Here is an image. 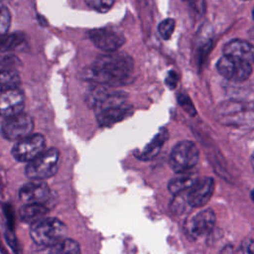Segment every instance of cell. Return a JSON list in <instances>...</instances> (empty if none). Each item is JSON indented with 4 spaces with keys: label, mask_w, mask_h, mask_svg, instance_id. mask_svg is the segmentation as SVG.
Here are the masks:
<instances>
[{
    "label": "cell",
    "mask_w": 254,
    "mask_h": 254,
    "mask_svg": "<svg viewBox=\"0 0 254 254\" xmlns=\"http://www.w3.org/2000/svg\"><path fill=\"white\" fill-rule=\"evenodd\" d=\"M91 102L97 122L101 127H110L120 122L133 110L128 102L127 94L122 91L97 89L91 96Z\"/></svg>",
    "instance_id": "obj_1"
},
{
    "label": "cell",
    "mask_w": 254,
    "mask_h": 254,
    "mask_svg": "<svg viewBox=\"0 0 254 254\" xmlns=\"http://www.w3.org/2000/svg\"><path fill=\"white\" fill-rule=\"evenodd\" d=\"M132 58L123 52H107L95 59L88 71L89 78L99 83H116L127 79L132 73Z\"/></svg>",
    "instance_id": "obj_2"
},
{
    "label": "cell",
    "mask_w": 254,
    "mask_h": 254,
    "mask_svg": "<svg viewBox=\"0 0 254 254\" xmlns=\"http://www.w3.org/2000/svg\"><path fill=\"white\" fill-rule=\"evenodd\" d=\"M214 117L224 126L252 130L254 129V102L240 100L221 102L215 108Z\"/></svg>",
    "instance_id": "obj_3"
},
{
    "label": "cell",
    "mask_w": 254,
    "mask_h": 254,
    "mask_svg": "<svg viewBox=\"0 0 254 254\" xmlns=\"http://www.w3.org/2000/svg\"><path fill=\"white\" fill-rule=\"evenodd\" d=\"M67 228L65 224L55 217H44L31 224L32 240L45 247H52L65 238Z\"/></svg>",
    "instance_id": "obj_4"
},
{
    "label": "cell",
    "mask_w": 254,
    "mask_h": 254,
    "mask_svg": "<svg viewBox=\"0 0 254 254\" xmlns=\"http://www.w3.org/2000/svg\"><path fill=\"white\" fill-rule=\"evenodd\" d=\"M60 153L56 148L42 152L26 167V176L31 180H46L53 177L59 169Z\"/></svg>",
    "instance_id": "obj_5"
},
{
    "label": "cell",
    "mask_w": 254,
    "mask_h": 254,
    "mask_svg": "<svg viewBox=\"0 0 254 254\" xmlns=\"http://www.w3.org/2000/svg\"><path fill=\"white\" fill-rule=\"evenodd\" d=\"M199 158V152L194 143L190 141L179 142L170 155V166L172 170L179 174L190 171L193 168Z\"/></svg>",
    "instance_id": "obj_6"
},
{
    "label": "cell",
    "mask_w": 254,
    "mask_h": 254,
    "mask_svg": "<svg viewBox=\"0 0 254 254\" xmlns=\"http://www.w3.org/2000/svg\"><path fill=\"white\" fill-rule=\"evenodd\" d=\"M217 71L226 79L231 81H244L252 73V64L223 55L216 63Z\"/></svg>",
    "instance_id": "obj_7"
},
{
    "label": "cell",
    "mask_w": 254,
    "mask_h": 254,
    "mask_svg": "<svg viewBox=\"0 0 254 254\" xmlns=\"http://www.w3.org/2000/svg\"><path fill=\"white\" fill-rule=\"evenodd\" d=\"M5 119L1 126V133L5 139L9 141H19L32 134L34 121L29 114L21 112Z\"/></svg>",
    "instance_id": "obj_8"
},
{
    "label": "cell",
    "mask_w": 254,
    "mask_h": 254,
    "mask_svg": "<svg viewBox=\"0 0 254 254\" xmlns=\"http://www.w3.org/2000/svg\"><path fill=\"white\" fill-rule=\"evenodd\" d=\"M45 146L46 139L42 134H30L17 141L12 149V155L19 162L29 163L44 152Z\"/></svg>",
    "instance_id": "obj_9"
},
{
    "label": "cell",
    "mask_w": 254,
    "mask_h": 254,
    "mask_svg": "<svg viewBox=\"0 0 254 254\" xmlns=\"http://www.w3.org/2000/svg\"><path fill=\"white\" fill-rule=\"evenodd\" d=\"M215 223V214L210 209H203L190 216L185 223V230L190 239H197L207 235Z\"/></svg>",
    "instance_id": "obj_10"
},
{
    "label": "cell",
    "mask_w": 254,
    "mask_h": 254,
    "mask_svg": "<svg viewBox=\"0 0 254 254\" xmlns=\"http://www.w3.org/2000/svg\"><path fill=\"white\" fill-rule=\"evenodd\" d=\"M88 37L94 46L105 52L117 51L124 43L123 34L111 28H98L88 32Z\"/></svg>",
    "instance_id": "obj_11"
},
{
    "label": "cell",
    "mask_w": 254,
    "mask_h": 254,
    "mask_svg": "<svg viewBox=\"0 0 254 254\" xmlns=\"http://www.w3.org/2000/svg\"><path fill=\"white\" fill-rule=\"evenodd\" d=\"M25 106V94L17 86L0 90V116L8 118L23 112Z\"/></svg>",
    "instance_id": "obj_12"
},
{
    "label": "cell",
    "mask_w": 254,
    "mask_h": 254,
    "mask_svg": "<svg viewBox=\"0 0 254 254\" xmlns=\"http://www.w3.org/2000/svg\"><path fill=\"white\" fill-rule=\"evenodd\" d=\"M214 191V182L211 178L205 177L197 179L196 182L187 190L186 199L191 207H201L205 205Z\"/></svg>",
    "instance_id": "obj_13"
},
{
    "label": "cell",
    "mask_w": 254,
    "mask_h": 254,
    "mask_svg": "<svg viewBox=\"0 0 254 254\" xmlns=\"http://www.w3.org/2000/svg\"><path fill=\"white\" fill-rule=\"evenodd\" d=\"M50 195L51 190L42 180H33L19 190V198L25 203H44Z\"/></svg>",
    "instance_id": "obj_14"
},
{
    "label": "cell",
    "mask_w": 254,
    "mask_h": 254,
    "mask_svg": "<svg viewBox=\"0 0 254 254\" xmlns=\"http://www.w3.org/2000/svg\"><path fill=\"white\" fill-rule=\"evenodd\" d=\"M223 54L254 64V45L244 40L235 39L226 43L223 47Z\"/></svg>",
    "instance_id": "obj_15"
},
{
    "label": "cell",
    "mask_w": 254,
    "mask_h": 254,
    "mask_svg": "<svg viewBox=\"0 0 254 254\" xmlns=\"http://www.w3.org/2000/svg\"><path fill=\"white\" fill-rule=\"evenodd\" d=\"M48 212L49 209L44 203H25V205L19 209L21 220L30 224L46 217Z\"/></svg>",
    "instance_id": "obj_16"
},
{
    "label": "cell",
    "mask_w": 254,
    "mask_h": 254,
    "mask_svg": "<svg viewBox=\"0 0 254 254\" xmlns=\"http://www.w3.org/2000/svg\"><path fill=\"white\" fill-rule=\"evenodd\" d=\"M198 178L194 174H190L187 172L179 173V176L173 178L168 184V190L173 194H179L181 192L187 191L197 180Z\"/></svg>",
    "instance_id": "obj_17"
},
{
    "label": "cell",
    "mask_w": 254,
    "mask_h": 254,
    "mask_svg": "<svg viewBox=\"0 0 254 254\" xmlns=\"http://www.w3.org/2000/svg\"><path fill=\"white\" fill-rule=\"evenodd\" d=\"M168 138V133L166 130H161L154 138L153 140L144 148V150L139 154V158L142 160H151L154 157L157 156V154L160 152L164 142Z\"/></svg>",
    "instance_id": "obj_18"
},
{
    "label": "cell",
    "mask_w": 254,
    "mask_h": 254,
    "mask_svg": "<svg viewBox=\"0 0 254 254\" xmlns=\"http://www.w3.org/2000/svg\"><path fill=\"white\" fill-rule=\"evenodd\" d=\"M25 41V35L16 32L0 36V53H8L18 48Z\"/></svg>",
    "instance_id": "obj_19"
},
{
    "label": "cell",
    "mask_w": 254,
    "mask_h": 254,
    "mask_svg": "<svg viewBox=\"0 0 254 254\" xmlns=\"http://www.w3.org/2000/svg\"><path fill=\"white\" fill-rule=\"evenodd\" d=\"M21 83V77L16 69H0V90L17 87Z\"/></svg>",
    "instance_id": "obj_20"
},
{
    "label": "cell",
    "mask_w": 254,
    "mask_h": 254,
    "mask_svg": "<svg viewBox=\"0 0 254 254\" xmlns=\"http://www.w3.org/2000/svg\"><path fill=\"white\" fill-rule=\"evenodd\" d=\"M50 252L51 253H58V254H77L80 252V247L79 244L70 238H64L62 241L57 243L56 245L50 247Z\"/></svg>",
    "instance_id": "obj_21"
},
{
    "label": "cell",
    "mask_w": 254,
    "mask_h": 254,
    "mask_svg": "<svg viewBox=\"0 0 254 254\" xmlns=\"http://www.w3.org/2000/svg\"><path fill=\"white\" fill-rule=\"evenodd\" d=\"M20 60L12 55L0 53V69H16L20 66Z\"/></svg>",
    "instance_id": "obj_22"
},
{
    "label": "cell",
    "mask_w": 254,
    "mask_h": 254,
    "mask_svg": "<svg viewBox=\"0 0 254 254\" xmlns=\"http://www.w3.org/2000/svg\"><path fill=\"white\" fill-rule=\"evenodd\" d=\"M175 27H176L175 20L172 18H168L163 20L159 24L158 31L164 40H169L175 31Z\"/></svg>",
    "instance_id": "obj_23"
},
{
    "label": "cell",
    "mask_w": 254,
    "mask_h": 254,
    "mask_svg": "<svg viewBox=\"0 0 254 254\" xmlns=\"http://www.w3.org/2000/svg\"><path fill=\"white\" fill-rule=\"evenodd\" d=\"M11 24V14L9 9L0 2V36L8 33Z\"/></svg>",
    "instance_id": "obj_24"
},
{
    "label": "cell",
    "mask_w": 254,
    "mask_h": 254,
    "mask_svg": "<svg viewBox=\"0 0 254 254\" xmlns=\"http://www.w3.org/2000/svg\"><path fill=\"white\" fill-rule=\"evenodd\" d=\"M85 3L93 10L105 13L111 9L115 0H84Z\"/></svg>",
    "instance_id": "obj_25"
},
{
    "label": "cell",
    "mask_w": 254,
    "mask_h": 254,
    "mask_svg": "<svg viewBox=\"0 0 254 254\" xmlns=\"http://www.w3.org/2000/svg\"><path fill=\"white\" fill-rule=\"evenodd\" d=\"M180 105L190 114V115H194L195 114V108L193 104L191 103V100L186 95V94H180L178 97Z\"/></svg>",
    "instance_id": "obj_26"
},
{
    "label": "cell",
    "mask_w": 254,
    "mask_h": 254,
    "mask_svg": "<svg viewBox=\"0 0 254 254\" xmlns=\"http://www.w3.org/2000/svg\"><path fill=\"white\" fill-rule=\"evenodd\" d=\"M178 81H179V76H178L177 72L174 71V70H171V71L168 73L167 77H166V84H167L171 89H173V88H175V87L177 86Z\"/></svg>",
    "instance_id": "obj_27"
},
{
    "label": "cell",
    "mask_w": 254,
    "mask_h": 254,
    "mask_svg": "<svg viewBox=\"0 0 254 254\" xmlns=\"http://www.w3.org/2000/svg\"><path fill=\"white\" fill-rule=\"evenodd\" d=\"M241 247H242L243 252L254 254V240H252V239L244 240Z\"/></svg>",
    "instance_id": "obj_28"
},
{
    "label": "cell",
    "mask_w": 254,
    "mask_h": 254,
    "mask_svg": "<svg viewBox=\"0 0 254 254\" xmlns=\"http://www.w3.org/2000/svg\"><path fill=\"white\" fill-rule=\"evenodd\" d=\"M250 162H251V166H252V168H253V170H254V152H253V154H252V156H251Z\"/></svg>",
    "instance_id": "obj_29"
},
{
    "label": "cell",
    "mask_w": 254,
    "mask_h": 254,
    "mask_svg": "<svg viewBox=\"0 0 254 254\" xmlns=\"http://www.w3.org/2000/svg\"><path fill=\"white\" fill-rule=\"evenodd\" d=\"M251 198H252V200L254 201V189H253L252 191H251Z\"/></svg>",
    "instance_id": "obj_30"
},
{
    "label": "cell",
    "mask_w": 254,
    "mask_h": 254,
    "mask_svg": "<svg viewBox=\"0 0 254 254\" xmlns=\"http://www.w3.org/2000/svg\"><path fill=\"white\" fill-rule=\"evenodd\" d=\"M253 18H254V10H253Z\"/></svg>",
    "instance_id": "obj_31"
}]
</instances>
